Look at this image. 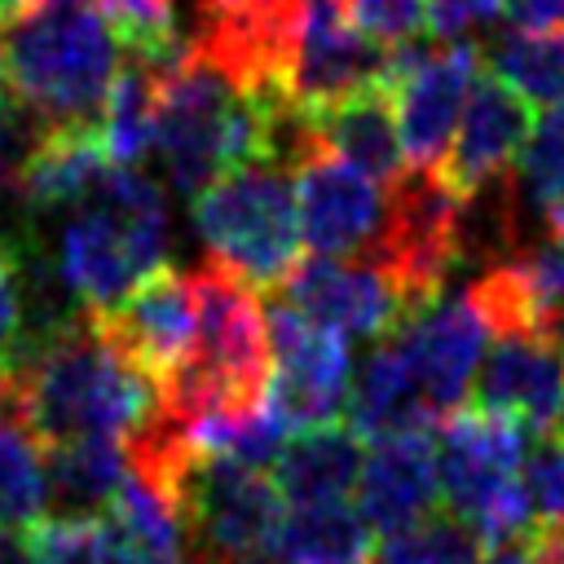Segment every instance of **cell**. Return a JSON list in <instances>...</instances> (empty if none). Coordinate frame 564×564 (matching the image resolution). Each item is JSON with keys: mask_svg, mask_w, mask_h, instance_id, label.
Listing matches in <instances>:
<instances>
[{"mask_svg": "<svg viewBox=\"0 0 564 564\" xmlns=\"http://www.w3.org/2000/svg\"><path fill=\"white\" fill-rule=\"evenodd\" d=\"M273 467H278L273 485L286 498V507H330V502H348V494L357 489L366 449L352 427L326 423L295 432Z\"/></svg>", "mask_w": 564, "mask_h": 564, "instance_id": "ffe728a7", "label": "cell"}, {"mask_svg": "<svg viewBox=\"0 0 564 564\" xmlns=\"http://www.w3.org/2000/svg\"><path fill=\"white\" fill-rule=\"evenodd\" d=\"M295 203L313 256L357 260V256H375V247L383 242L388 185L370 181L361 167H352L326 145H313L295 163Z\"/></svg>", "mask_w": 564, "mask_h": 564, "instance_id": "9c48e42d", "label": "cell"}, {"mask_svg": "<svg viewBox=\"0 0 564 564\" xmlns=\"http://www.w3.org/2000/svg\"><path fill=\"white\" fill-rule=\"evenodd\" d=\"M26 229H0V361L26 330V264H31Z\"/></svg>", "mask_w": 564, "mask_h": 564, "instance_id": "4dcf8cb0", "label": "cell"}, {"mask_svg": "<svg viewBox=\"0 0 564 564\" xmlns=\"http://www.w3.org/2000/svg\"><path fill=\"white\" fill-rule=\"evenodd\" d=\"M485 542L454 516H432L397 538H383L375 564H485Z\"/></svg>", "mask_w": 564, "mask_h": 564, "instance_id": "f1b7e54d", "label": "cell"}, {"mask_svg": "<svg viewBox=\"0 0 564 564\" xmlns=\"http://www.w3.org/2000/svg\"><path fill=\"white\" fill-rule=\"evenodd\" d=\"M35 4H40V0H0V35H4L9 26H18Z\"/></svg>", "mask_w": 564, "mask_h": 564, "instance_id": "8d00e7d4", "label": "cell"}, {"mask_svg": "<svg viewBox=\"0 0 564 564\" xmlns=\"http://www.w3.org/2000/svg\"><path fill=\"white\" fill-rule=\"evenodd\" d=\"M0 62L44 123H101L119 44L93 0H40L0 35Z\"/></svg>", "mask_w": 564, "mask_h": 564, "instance_id": "3957f363", "label": "cell"}, {"mask_svg": "<svg viewBox=\"0 0 564 564\" xmlns=\"http://www.w3.org/2000/svg\"><path fill=\"white\" fill-rule=\"evenodd\" d=\"M304 115H308L313 141L335 150L352 167H361L370 181L392 189L410 172L405 145H401V123H397L392 79L357 88V93L326 101V106H304Z\"/></svg>", "mask_w": 564, "mask_h": 564, "instance_id": "ac0fdd59", "label": "cell"}, {"mask_svg": "<svg viewBox=\"0 0 564 564\" xmlns=\"http://www.w3.org/2000/svg\"><path fill=\"white\" fill-rule=\"evenodd\" d=\"M476 405L520 419L529 432H551L564 410V339L555 335H498L471 388Z\"/></svg>", "mask_w": 564, "mask_h": 564, "instance_id": "2e32d148", "label": "cell"}, {"mask_svg": "<svg viewBox=\"0 0 564 564\" xmlns=\"http://www.w3.org/2000/svg\"><path fill=\"white\" fill-rule=\"evenodd\" d=\"M167 70H154L137 57L119 62V75L101 106V137L115 159V167H137L154 145V119H159V88Z\"/></svg>", "mask_w": 564, "mask_h": 564, "instance_id": "cb8c5ba5", "label": "cell"}, {"mask_svg": "<svg viewBox=\"0 0 564 564\" xmlns=\"http://www.w3.org/2000/svg\"><path fill=\"white\" fill-rule=\"evenodd\" d=\"M159 405V388L97 326L88 308L57 326L22 330L0 361V414L40 454L88 436H128Z\"/></svg>", "mask_w": 564, "mask_h": 564, "instance_id": "6da1fadb", "label": "cell"}, {"mask_svg": "<svg viewBox=\"0 0 564 564\" xmlns=\"http://www.w3.org/2000/svg\"><path fill=\"white\" fill-rule=\"evenodd\" d=\"M269 313V344H273V388H269V405L286 419L291 432L304 427H326L339 419L348 392V348L344 335L308 322L295 304L278 300L264 308Z\"/></svg>", "mask_w": 564, "mask_h": 564, "instance_id": "30bf717a", "label": "cell"}, {"mask_svg": "<svg viewBox=\"0 0 564 564\" xmlns=\"http://www.w3.org/2000/svg\"><path fill=\"white\" fill-rule=\"evenodd\" d=\"M546 234H555V238L564 242V207H555V212L546 216Z\"/></svg>", "mask_w": 564, "mask_h": 564, "instance_id": "f35d334b", "label": "cell"}, {"mask_svg": "<svg viewBox=\"0 0 564 564\" xmlns=\"http://www.w3.org/2000/svg\"><path fill=\"white\" fill-rule=\"evenodd\" d=\"M115 172L101 123H44L18 167V198L26 216H48L88 203Z\"/></svg>", "mask_w": 564, "mask_h": 564, "instance_id": "e0dca14e", "label": "cell"}, {"mask_svg": "<svg viewBox=\"0 0 564 564\" xmlns=\"http://www.w3.org/2000/svg\"><path fill=\"white\" fill-rule=\"evenodd\" d=\"M480 79V48L463 44H401L392 57V93H397V123L410 172H436L449 154L467 97Z\"/></svg>", "mask_w": 564, "mask_h": 564, "instance_id": "ba28073f", "label": "cell"}, {"mask_svg": "<svg viewBox=\"0 0 564 564\" xmlns=\"http://www.w3.org/2000/svg\"><path fill=\"white\" fill-rule=\"evenodd\" d=\"M511 207L516 220L538 216L546 229V216L555 207H564V106L546 110L520 154V172H516V189H511Z\"/></svg>", "mask_w": 564, "mask_h": 564, "instance_id": "4316f807", "label": "cell"}, {"mask_svg": "<svg viewBox=\"0 0 564 564\" xmlns=\"http://www.w3.org/2000/svg\"><path fill=\"white\" fill-rule=\"evenodd\" d=\"M524 489L538 511V529H564V436H542L524 458Z\"/></svg>", "mask_w": 564, "mask_h": 564, "instance_id": "d6a6232c", "label": "cell"}, {"mask_svg": "<svg viewBox=\"0 0 564 564\" xmlns=\"http://www.w3.org/2000/svg\"><path fill=\"white\" fill-rule=\"evenodd\" d=\"M31 564H101V524L88 516H48L26 529Z\"/></svg>", "mask_w": 564, "mask_h": 564, "instance_id": "f546056e", "label": "cell"}, {"mask_svg": "<svg viewBox=\"0 0 564 564\" xmlns=\"http://www.w3.org/2000/svg\"><path fill=\"white\" fill-rule=\"evenodd\" d=\"M93 4L128 57L154 70H176L185 62L172 0H93Z\"/></svg>", "mask_w": 564, "mask_h": 564, "instance_id": "484cf974", "label": "cell"}, {"mask_svg": "<svg viewBox=\"0 0 564 564\" xmlns=\"http://www.w3.org/2000/svg\"><path fill=\"white\" fill-rule=\"evenodd\" d=\"M344 13L383 48H401L427 31V0H344Z\"/></svg>", "mask_w": 564, "mask_h": 564, "instance_id": "1f68e13d", "label": "cell"}, {"mask_svg": "<svg viewBox=\"0 0 564 564\" xmlns=\"http://www.w3.org/2000/svg\"><path fill=\"white\" fill-rule=\"evenodd\" d=\"M26 101H22V93L13 88V79H9V70H4V62H0V163H9L13 172L22 167V159H26V150L35 145V137H40V128H31V119H26Z\"/></svg>", "mask_w": 564, "mask_h": 564, "instance_id": "e575fe53", "label": "cell"}, {"mask_svg": "<svg viewBox=\"0 0 564 564\" xmlns=\"http://www.w3.org/2000/svg\"><path fill=\"white\" fill-rule=\"evenodd\" d=\"M348 427L370 445L401 436V432H427L432 427V410H427V401H423V392H419L392 335L361 361V375H357L352 397H348Z\"/></svg>", "mask_w": 564, "mask_h": 564, "instance_id": "44dd1931", "label": "cell"}, {"mask_svg": "<svg viewBox=\"0 0 564 564\" xmlns=\"http://www.w3.org/2000/svg\"><path fill=\"white\" fill-rule=\"evenodd\" d=\"M485 564H533L529 560V542H516V546H498L485 555Z\"/></svg>", "mask_w": 564, "mask_h": 564, "instance_id": "74e56055", "label": "cell"}, {"mask_svg": "<svg viewBox=\"0 0 564 564\" xmlns=\"http://www.w3.org/2000/svg\"><path fill=\"white\" fill-rule=\"evenodd\" d=\"M194 229L212 260L251 286H282L300 264V203L282 167H238L194 194Z\"/></svg>", "mask_w": 564, "mask_h": 564, "instance_id": "8992f818", "label": "cell"}, {"mask_svg": "<svg viewBox=\"0 0 564 564\" xmlns=\"http://www.w3.org/2000/svg\"><path fill=\"white\" fill-rule=\"evenodd\" d=\"M502 0H427V35L441 44H463L476 26L494 22Z\"/></svg>", "mask_w": 564, "mask_h": 564, "instance_id": "836d02e7", "label": "cell"}, {"mask_svg": "<svg viewBox=\"0 0 564 564\" xmlns=\"http://www.w3.org/2000/svg\"><path fill=\"white\" fill-rule=\"evenodd\" d=\"M441 449L432 432H401L375 441L357 480V511L379 538H397L436 516Z\"/></svg>", "mask_w": 564, "mask_h": 564, "instance_id": "9a60e30c", "label": "cell"}, {"mask_svg": "<svg viewBox=\"0 0 564 564\" xmlns=\"http://www.w3.org/2000/svg\"><path fill=\"white\" fill-rule=\"evenodd\" d=\"M286 498L278 485L242 463L203 458L185 480V529L194 538V564H229L269 555L282 529Z\"/></svg>", "mask_w": 564, "mask_h": 564, "instance_id": "52a82bcc", "label": "cell"}, {"mask_svg": "<svg viewBox=\"0 0 564 564\" xmlns=\"http://www.w3.org/2000/svg\"><path fill=\"white\" fill-rule=\"evenodd\" d=\"M432 419H449L463 410L467 392L476 388V370L485 361L489 322L471 304V295H432L423 308L405 317V326L392 335Z\"/></svg>", "mask_w": 564, "mask_h": 564, "instance_id": "7c38bea8", "label": "cell"}, {"mask_svg": "<svg viewBox=\"0 0 564 564\" xmlns=\"http://www.w3.org/2000/svg\"><path fill=\"white\" fill-rule=\"evenodd\" d=\"M93 317L106 330V339L141 375L154 379V388H163L189 361L194 339H198V308H194L189 273L172 264H159L150 278L132 286L123 304H115L110 313H93Z\"/></svg>", "mask_w": 564, "mask_h": 564, "instance_id": "4fadbf2b", "label": "cell"}, {"mask_svg": "<svg viewBox=\"0 0 564 564\" xmlns=\"http://www.w3.org/2000/svg\"><path fill=\"white\" fill-rule=\"evenodd\" d=\"M163 247L167 207L159 185L137 167H115L101 189L66 220L53 264L88 313H110L141 278L163 264Z\"/></svg>", "mask_w": 564, "mask_h": 564, "instance_id": "277c9868", "label": "cell"}, {"mask_svg": "<svg viewBox=\"0 0 564 564\" xmlns=\"http://www.w3.org/2000/svg\"><path fill=\"white\" fill-rule=\"evenodd\" d=\"M489 70L524 101L546 110L564 106V31H507L489 48Z\"/></svg>", "mask_w": 564, "mask_h": 564, "instance_id": "d4e9b609", "label": "cell"}, {"mask_svg": "<svg viewBox=\"0 0 564 564\" xmlns=\"http://www.w3.org/2000/svg\"><path fill=\"white\" fill-rule=\"evenodd\" d=\"M529 132H533L529 101L507 79H498L494 70H480V79L467 97V110L458 119V132L449 141V154L436 167V176L463 203H476L494 181H502L520 163Z\"/></svg>", "mask_w": 564, "mask_h": 564, "instance_id": "5bb4252c", "label": "cell"}, {"mask_svg": "<svg viewBox=\"0 0 564 564\" xmlns=\"http://www.w3.org/2000/svg\"><path fill=\"white\" fill-rule=\"evenodd\" d=\"M441 494L458 524H467L485 551L529 542L538 533V511L516 476L529 458V427L511 414L463 405L445 419L441 436Z\"/></svg>", "mask_w": 564, "mask_h": 564, "instance_id": "5b68a950", "label": "cell"}, {"mask_svg": "<svg viewBox=\"0 0 564 564\" xmlns=\"http://www.w3.org/2000/svg\"><path fill=\"white\" fill-rule=\"evenodd\" d=\"M560 427H564V410H560Z\"/></svg>", "mask_w": 564, "mask_h": 564, "instance_id": "ab89813d", "label": "cell"}, {"mask_svg": "<svg viewBox=\"0 0 564 564\" xmlns=\"http://www.w3.org/2000/svg\"><path fill=\"white\" fill-rule=\"evenodd\" d=\"M502 18L516 31H564V0H502Z\"/></svg>", "mask_w": 564, "mask_h": 564, "instance_id": "d590c367", "label": "cell"}, {"mask_svg": "<svg viewBox=\"0 0 564 564\" xmlns=\"http://www.w3.org/2000/svg\"><path fill=\"white\" fill-rule=\"evenodd\" d=\"M44 476L48 502L62 507V516H93L115 502L128 476V458L123 445H115L110 436H88L44 449Z\"/></svg>", "mask_w": 564, "mask_h": 564, "instance_id": "7402d4cb", "label": "cell"}, {"mask_svg": "<svg viewBox=\"0 0 564 564\" xmlns=\"http://www.w3.org/2000/svg\"><path fill=\"white\" fill-rule=\"evenodd\" d=\"M198 339L189 361L159 388V401L185 423L242 419L269 401L273 388V344L269 313L251 282L216 260L189 269Z\"/></svg>", "mask_w": 564, "mask_h": 564, "instance_id": "7a4b0ae2", "label": "cell"}, {"mask_svg": "<svg viewBox=\"0 0 564 564\" xmlns=\"http://www.w3.org/2000/svg\"><path fill=\"white\" fill-rule=\"evenodd\" d=\"M278 564H375L370 524L357 507H286L282 529L273 538Z\"/></svg>", "mask_w": 564, "mask_h": 564, "instance_id": "603a6c76", "label": "cell"}, {"mask_svg": "<svg viewBox=\"0 0 564 564\" xmlns=\"http://www.w3.org/2000/svg\"><path fill=\"white\" fill-rule=\"evenodd\" d=\"M97 524L101 564H194L185 555V511L132 471Z\"/></svg>", "mask_w": 564, "mask_h": 564, "instance_id": "d6986e66", "label": "cell"}, {"mask_svg": "<svg viewBox=\"0 0 564 564\" xmlns=\"http://www.w3.org/2000/svg\"><path fill=\"white\" fill-rule=\"evenodd\" d=\"M48 507L40 445L0 414V529H31Z\"/></svg>", "mask_w": 564, "mask_h": 564, "instance_id": "83f0119b", "label": "cell"}, {"mask_svg": "<svg viewBox=\"0 0 564 564\" xmlns=\"http://www.w3.org/2000/svg\"><path fill=\"white\" fill-rule=\"evenodd\" d=\"M282 300L295 304L308 322L335 335H361V339L397 335L405 317L419 308L383 264L335 260V256L300 260L282 282Z\"/></svg>", "mask_w": 564, "mask_h": 564, "instance_id": "8fae6325", "label": "cell"}]
</instances>
